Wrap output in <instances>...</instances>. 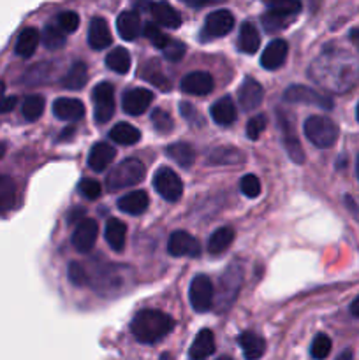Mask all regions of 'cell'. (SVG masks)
<instances>
[{
	"instance_id": "cell-1",
	"label": "cell",
	"mask_w": 359,
	"mask_h": 360,
	"mask_svg": "<svg viewBox=\"0 0 359 360\" xmlns=\"http://www.w3.org/2000/svg\"><path fill=\"white\" fill-rule=\"evenodd\" d=\"M310 76L331 91H345L359 77V63L351 53L338 48H326V51L312 63Z\"/></svg>"
},
{
	"instance_id": "cell-2",
	"label": "cell",
	"mask_w": 359,
	"mask_h": 360,
	"mask_svg": "<svg viewBox=\"0 0 359 360\" xmlns=\"http://www.w3.org/2000/svg\"><path fill=\"white\" fill-rule=\"evenodd\" d=\"M175 329V320L158 309H141L130 322L134 338L143 345H153L164 340Z\"/></svg>"
},
{
	"instance_id": "cell-3",
	"label": "cell",
	"mask_w": 359,
	"mask_h": 360,
	"mask_svg": "<svg viewBox=\"0 0 359 360\" xmlns=\"http://www.w3.org/2000/svg\"><path fill=\"white\" fill-rule=\"evenodd\" d=\"M144 176H146V169H144L143 162L137 158H127L109 171L108 178H106V186L109 192H118V190L141 183Z\"/></svg>"
},
{
	"instance_id": "cell-4",
	"label": "cell",
	"mask_w": 359,
	"mask_h": 360,
	"mask_svg": "<svg viewBox=\"0 0 359 360\" xmlns=\"http://www.w3.org/2000/svg\"><path fill=\"white\" fill-rule=\"evenodd\" d=\"M305 136L308 137L310 143L317 148H331L336 143L340 130L336 123L329 120L327 116H310L305 122Z\"/></svg>"
},
{
	"instance_id": "cell-5",
	"label": "cell",
	"mask_w": 359,
	"mask_h": 360,
	"mask_svg": "<svg viewBox=\"0 0 359 360\" xmlns=\"http://www.w3.org/2000/svg\"><path fill=\"white\" fill-rule=\"evenodd\" d=\"M243 285V269L236 264L229 266L225 273L220 278V287H218V294L215 295V304H217L218 311H227L236 301L239 294V288Z\"/></svg>"
},
{
	"instance_id": "cell-6",
	"label": "cell",
	"mask_w": 359,
	"mask_h": 360,
	"mask_svg": "<svg viewBox=\"0 0 359 360\" xmlns=\"http://www.w3.org/2000/svg\"><path fill=\"white\" fill-rule=\"evenodd\" d=\"M153 188L162 199L176 202L183 195V183L180 176L169 167H158L153 174Z\"/></svg>"
},
{
	"instance_id": "cell-7",
	"label": "cell",
	"mask_w": 359,
	"mask_h": 360,
	"mask_svg": "<svg viewBox=\"0 0 359 360\" xmlns=\"http://www.w3.org/2000/svg\"><path fill=\"white\" fill-rule=\"evenodd\" d=\"M189 295L190 304H192V308L197 313L210 311L215 302V290L210 278L204 276V274H197L192 280V283H190Z\"/></svg>"
},
{
	"instance_id": "cell-8",
	"label": "cell",
	"mask_w": 359,
	"mask_h": 360,
	"mask_svg": "<svg viewBox=\"0 0 359 360\" xmlns=\"http://www.w3.org/2000/svg\"><path fill=\"white\" fill-rule=\"evenodd\" d=\"M92 97H94L95 122L108 123L115 112V86L108 81H102L92 91Z\"/></svg>"
},
{
	"instance_id": "cell-9",
	"label": "cell",
	"mask_w": 359,
	"mask_h": 360,
	"mask_svg": "<svg viewBox=\"0 0 359 360\" xmlns=\"http://www.w3.org/2000/svg\"><path fill=\"white\" fill-rule=\"evenodd\" d=\"M284 98L292 104H306V105H315V108L327 109L329 111L333 108V102L331 98L324 97L319 91H315L313 88L303 86V84H292L285 90Z\"/></svg>"
},
{
	"instance_id": "cell-10",
	"label": "cell",
	"mask_w": 359,
	"mask_h": 360,
	"mask_svg": "<svg viewBox=\"0 0 359 360\" xmlns=\"http://www.w3.org/2000/svg\"><path fill=\"white\" fill-rule=\"evenodd\" d=\"M234 28V16L231 14V11L227 9H218L213 11L206 16L203 27V39H218L227 35L229 32Z\"/></svg>"
},
{
	"instance_id": "cell-11",
	"label": "cell",
	"mask_w": 359,
	"mask_h": 360,
	"mask_svg": "<svg viewBox=\"0 0 359 360\" xmlns=\"http://www.w3.org/2000/svg\"><path fill=\"white\" fill-rule=\"evenodd\" d=\"M168 252L172 257H199L201 245L194 236L185 231H176L169 236Z\"/></svg>"
},
{
	"instance_id": "cell-12",
	"label": "cell",
	"mask_w": 359,
	"mask_h": 360,
	"mask_svg": "<svg viewBox=\"0 0 359 360\" xmlns=\"http://www.w3.org/2000/svg\"><path fill=\"white\" fill-rule=\"evenodd\" d=\"M99 234L97 221L92 218H84L76 225L73 232V246L81 253H88L95 246Z\"/></svg>"
},
{
	"instance_id": "cell-13",
	"label": "cell",
	"mask_w": 359,
	"mask_h": 360,
	"mask_svg": "<svg viewBox=\"0 0 359 360\" xmlns=\"http://www.w3.org/2000/svg\"><path fill=\"white\" fill-rule=\"evenodd\" d=\"M277 118L278 123H280L282 139H284V146L285 150H287L289 157H291V160L296 162V164H303V162H305V153H303L301 144H299L298 137H296L291 120L284 115V111H278Z\"/></svg>"
},
{
	"instance_id": "cell-14",
	"label": "cell",
	"mask_w": 359,
	"mask_h": 360,
	"mask_svg": "<svg viewBox=\"0 0 359 360\" xmlns=\"http://www.w3.org/2000/svg\"><path fill=\"white\" fill-rule=\"evenodd\" d=\"M153 101V94L146 88H132L123 94L122 108L127 115L130 116H139L146 111Z\"/></svg>"
},
{
	"instance_id": "cell-15",
	"label": "cell",
	"mask_w": 359,
	"mask_h": 360,
	"mask_svg": "<svg viewBox=\"0 0 359 360\" xmlns=\"http://www.w3.org/2000/svg\"><path fill=\"white\" fill-rule=\"evenodd\" d=\"M264 90L253 77H246L238 90V102L243 111H253L263 104Z\"/></svg>"
},
{
	"instance_id": "cell-16",
	"label": "cell",
	"mask_w": 359,
	"mask_h": 360,
	"mask_svg": "<svg viewBox=\"0 0 359 360\" xmlns=\"http://www.w3.org/2000/svg\"><path fill=\"white\" fill-rule=\"evenodd\" d=\"M183 94L189 95H208L213 90V77L204 70H196V72L187 74L180 83Z\"/></svg>"
},
{
	"instance_id": "cell-17",
	"label": "cell",
	"mask_w": 359,
	"mask_h": 360,
	"mask_svg": "<svg viewBox=\"0 0 359 360\" xmlns=\"http://www.w3.org/2000/svg\"><path fill=\"white\" fill-rule=\"evenodd\" d=\"M53 112L62 122H77L84 116V105L77 98L60 97L53 102Z\"/></svg>"
},
{
	"instance_id": "cell-18",
	"label": "cell",
	"mask_w": 359,
	"mask_h": 360,
	"mask_svg": "<svg viewBox=\"0 0 359 360\" xmlns=\"http://www.w3.org/2000/svg\"><path fill=\"white\" fill-rule=\"evenodd\" d=\"M287 42L284 39H275L270 44L266 46V49L263 51L260 56V65L267 70H275L278 67L284 65L285 58H287Z\"/></svg>"
},
{
	"instance_id": "cell-19",
	"label": "cell",
	"mask_w": 359,
	"mask_h": 360,
	"mask_svg": "<svg viewBox=\"0 0 359 360\" xmlns=\"http://www.w3.org/2000/svg\"><path fill=\"white\" fill-rule=\"evenodd\" d=\"M88 42L94 49H106L111 46L113 37L104 18H94L88 28Z\"/></svg>"
},
{
	"instance_id": "cell-20",
	"label": "cell",
	"mask_w": 359,
	"mask_h": 360,
	"mask_svg": "<svg viewBox=\"0 0 359 360\" xmlns=\"http://www.w3.org/2000/svg\"><path fill=\"white\" fill-rule=\"evenodd\" d=\"M115 155L116 151L111 144L97 143L92 146L90 153H88V165H90V169H94V171L102 172L104 169L109 167V164L113 162Z\"/></svg>"
},
{
	"instance_id": "cell-21",
	"label": "cell",
	"mask_w": 359,
	"mask_h": 360,
	"mask_svg": "<svg viewBox=\"0 0 359 360\" xmlns=\"http://www.w3.org/2000/svg\"><path fill=\"white\" fill-rule=\"evenodd\" d=\"M238 345L241 347L246 360H259L264 355V350H266V343H264L263 338L257 333H252V330L239 334Z\"/></svg>"
},
{
	"instance_id": "cell-22",
	"label": "cell",
	"mask_w": 359,
	"mask_h": 360,
	"mask_svg": "<svg viewBox=\"0 0 359 360\" xmlns=\"http://www.w3.org/2000/svg\"><path fill=\"white\" fill-rule=\"evenodd\" d=\"M116 28L123 41H134L141 32V18L136 11H123L116 20Z\"/></svg>"
},
{
	"instance_id": "cell-23",
	"label": "cell",
	"mask_w": 359,
	"mask_h": 360,
	"mask_svg": "<svg viewBox=\"0 0 359 360\" xmlns=\"http://www.w3.org/2000/svg\"><path fill=\"white\" fill-rule=\"evenodd\" d=\"M210 115L217 125H222V127L232 125V123L236 122L234 102H232L229 97L218 98V101L213 102V105H211Z\"/></svg>"
},
{
	"instance_id": "cell-24",
	"label": "cell",
	"mask_w": 359,
	"mask_h": 360,
	"mask_svg": "<svg viewBox=\"0 0 359 360\" xmlns=\"http://www.w3.org/2000/svg\"><path fill=\"white\" fill-rule=\"evenodd\" d=\"M215 352V336L210 329L199 330V334L194 340L190 347V359L192 360H204L210 357Z\"/></svg>"
},
{
	"instance_id": "cell-25",
	"label": "cell",
	"mask_w": 359,
	"mask_h": 360,
	"mask_svg": "<svg viewBox=\"0 0 359 360\" xmlns=\"http://www.w3.org/2000/svg\"><path fill=\"white\" fill-rule=\"evenodd\" d=\"M127 225L118 218H109L106 224V241L113 252H123L125 248Z\"/></svg>"
},
{
	"instance_id": "cell-26",
	"label": "cell",
	"mask_w": 359,
	"mask_h": 360,
	"mask_svg": "<svg viewBox=\"0 0 359 360\" xmlns=\"http://www.w3.org/2000/svg\"><path fill=\"white\" fill-rule=\"evenodd\" d=\"M150 11L153 14L155 20L165 28H178L182 25V18H180L178 11L168 2H153L150 4Z\"/></svg>"
},
{
	"instance_id": "cell-27",
	"label": "cell",
	"mask_w": 359,
	"mask_h": 360,
	"mask_svg": "<svg viewBox=\"0 0 359 360\" xmlns=\"http://www.w3.org/2000/svg\"><path fill=\"white\" fill-rule=\"evenodd\" d=\"M39 46V32L37 28L27 27L25 30H21V34L18 35L16 46H14V51L21 58H28L35 53Z\"/></svg>"
},
{
	"instance_id": "cell-28",
	"label": "cell",
	"mask_w": 359,
	"mask_h": 360,
	"mask_svg": "<svg viewBox=\"0 0 359 360\" xmlns=\"http://www.w3.org/2000/svg\"><path fill=\"white\" fill-rule=\"evenodd\" d=\"M150 199H148V193L143 190H136V192H130L127 195H123L118 200V207L122 211L129 214H141L146 211Z\"/></svg>"
},
{
	"instance_id": "cell-29",
	"label": "cell",
	"mask_w": 359,
	"mask_h": 360,
	"mask_svg": "<svg viewBox=\"0 0 359 360\" xmlns=\"http://www.w3.org/2000/svg\"><path fill=\"white\" fill-rule=\"evenodd\" d=\"M260 46V35L257 32V28L253 27L252 23L245 21L239 28V35H238V48L239 51L246 53V55H253V53L259 49Z\"/></svg>"
},
{
	"instance_id": "cell-30",
	"label": "cell",
	"mask_w": 359,
	"mask_h": 360,
	"mask_svg": "<svg viewBox=\"0 0 359 360\" xmlns=\"http://www.w3.org/2000/svg\"><path fill=\"white\" fill-rule=\"evenodd\" d=\"M88 81V67L84 62H74L65 76L62 77V86L67 90H81Z\"/></svg>"
},
{
	"instance_id": "cell-31",
	"label": "cell",
	"mask_w": 359,
	"mask_h": 360,
	"mask_svg": "<svg viewBox=\"0 0 359 360\" xmlns=\"http://www.w3.org/2000/svg\"><path fill=\"white\" fill-rule=\"evenodd\" d=\"M109 139L115 141L116 144H123V146H132L141 139V132L132 127L130 123H116L111 130H109Z\"/></svg>"
},
{
	"instance_id": "cell-32",
	"label": "cell",
	"mask_w": 359,
	"mask_h": 360,
	"mask_svg": "<svg viewBox=\"0 0 359 360\" xmlns=\"http://www.w3.org/2000/svg\"><path fill=\"white\" fill-rule=\"evenodd\" d=\"M165 151H168V157L183 169H190L194 165V160H196L194 148L187 143H172L169 144Z\"/></svg>"
},
{
	"instance_id": "cell-33",
	"label": "cell",
	"mask_w": 359,
	"mask_h": 360,
	"mask_svg": "<svg viewBox=\"0 0 359 360\" xmlns=\"http://www.w3.org/2000/svg\"><path fill=\"white\" fill-rule=\"evenodd\" d=\"M232 241H234V231L231 227L217 229L208 241V252L215 257L220 255L232 245Z\"/></svg>"
},
{
	"instance_id": "cell-34",
	"label": "cell",
	"mask_w": 359,
	"mask_h": 360,
	"mask_svg": "<svg viewBox=\"0 0 359 360\" xmlns=\"http://www.w3.org/2000/svg\"><path fill=\"white\" fill-rule=\"evenodd\" d=\"M106 65L111 70H115L116 74H127L130 65H132L130 53L127 51L125 48H115L113 51H109L108 56H106Z\"/></svg>"
},
{
	"instance_id": "cell-35",
	"label": "cell",
	"mask_w": 359,
	"mask_h": 360,
	"mask_svg": "<svg viewBox=\"0 0 359 360\" xmlns=\"http://www.w3.org/2000/svg\"><path fill=\"white\" fill-rule=\"evenodd\" d=\"M243 162V153L231 146H218L210 153V164L213 165H232Z\"/></svg>"
},
{
	"instance_id": "cell-36",
	"label": "cell",
	"mask_w": 359,
	"mask_h": 360,
	"mask_svg": "<svg viewBox=\"0 0 359 360\" xmlns=\"http://www.w3.org/2000/svg\"><path fill=\"white\" fill-rule=\"evenodd\" d=\"M16 202V185L6 174H0V211H7Z\"/></svg>"
},
{
	"instance_id": "cell-37",
	"label": "cell",
	"mask_w": 359,
	"mask_h": 360,
	"mask_svg": "<svg viewBox=\"0 0 359 360\" xmlns=\"http://www.w3.org/2000/svg\"><path fill=\"white\" fill-rule=\"evenodd\" d=\"M44 111V98L41 95H28L21 105V115L27 122H35L42 116Z\"/></svg>"
},
{
	"instance_id": "cell-38",
	"label": "cell",
	"mask_w": 359,
	"mask_h": 360,
	"mask_svg": "<svg viewBox=\"0 0 359 360\" xmlns=\"http://www.w3.org/2000/svg\"><path fill=\"white\" fill-rule=\"evenodd\" d=\"M151 125H153V129L158 134H169L172 130V127H175V122H172L171 115L165 109L155 108L151 111Z\"/></svg>"
},
{
	"instance_id": "cell-39",
	"label": "cell",
	"mask_w": 359,
	"mask_h": 360,
	"mask_svg": "<svg viewBox=\"0 0 359 360\" xmlns=\"http://www.w3.org/2000/svg\"><path fill=\"white\" fill-rule=\"evenodd\" d=\"M143 35L146 39H150L151 44H153L157 49H160V51H164V49L168 48L169 42H171V37H168V35H165L164 32L153 23H144Z\"/></svg>"
},
{
	"instance_id": "cell-40",
	"label": "cell",
	"mask_w": 359,
	"mask_h": 360,
	"mask_svg": "<svg viewBox=\"0 0 359 360\" xmlns=\"http://www.w3.org/2000/svg\"><path fill=\"white\" fill-rule=\"evenodd\" d=\"M42 42L48 49H60L65 44V35L55 25H46L44 32H42Z\"/></svg>"
},
{
	"instance_id": "cell-41",
	"label": "cell",
	"mask_w": 359,
	"mask_h": 360,
	"mask_svg": "<svg viewBox=\"0 0 359 360\" xmlns=\"http://www.w3.org/2000/svg\"><path fill=\"white\" fill-rule=\"evenodd\" d=\"M267 13L277 14L282 18H291L301 9V4L299 2H291V0H280V2H267Z\"/></svg>"
},
{
	"instance_id": "cell-42",
	"label": "cell",
	"mask_w": 359,
	"mask_h": 360,
	"mask_svg": "<svg viewBox=\"0 0 359 360\" xmlns=\"http://www.w3.org/2000/svg\"><path fill=\"white\" fill-rule=\"evenodd\" d=\"M331 347L333 345H331V340L326 334H317L312 343V348H310V354L315 360H324L331 354Z\"/></svg>"
},
{
	"instance_id": "cell-43",
	"label": "cell",
	"mask_w": 359,
	"mask_h": 360,
	"mask_svg": "<svg viewBox=\"0 0 359 360\" xmlns=\"http://www.w3.org/2000/svg\"><path fill=\"white\" fill-rule=\"evenodd\" d=\"M56 21H58L60 30L67 32V34H73L80 27V16L74 11H63V13L58 14V20Z\"/></svg>"
},
{
	"instance_id": "cell-44",
	"label": "cell",
	"mask_w": 359,
	"mask_h": 360,
	"mask_svg": "<svg viewBox=\"0 0 359 360\" xmlns=\"http://www.w3.org/2000/svg\"><path fill=\"white\" fill-rule=\"evenodd\" d=\"M239 190H241L243 195L250 197V199L257 197L260 193V181H259V178H257V176H253V174L243 176L241 181H239Z\"/></svg>"
},
{
	"instance_id": "cell-45",
	"label": "cell",
	"mask_w": 359,
	"mask_h": 360,
	"mask_svg": "<svg viewBox=\"0 0 359 360\" xmlns=\"http://www.w3.org/2000/svg\"><path fill=\"white\" fill-rule=\"evenodd\" d=\"M67 273H69V280L73 281V285H76V287H84V285H88V281H90L87 269H84L80 262H70Z\"/></svg>"
},
{
	"instance_id": "cell-46",
	"label": "cell",
	"mask_w": 359,
	"mask_h": 360,
	"mask_svg": "<svg viewBox=\"0 0 359 360\" xmlns=\"http://www.w3.org/2000/svg\"><path fill=\"white\" fill-rule=\"evenodd\" d=\"M266 129V116L257 115L253 118L248 120L246 123V136H248L250 141H257L260 137V134Z\"/></svg>"
},
{
	"instance_id": "cell-47",
	"label": "cell",
	"mask_w": 359,
	"mask_h": 360,
	"mask_svg": "<svg viewBox=\"0 0 359 360\" xmlns=\"http://www.w3.org/2000/svg\"><path fill=\"white\" fill-rule=\"evenodd\" d=\"M141 76H143L146 81H151L153 84H157L160 90H171V86H169V79L168 77L162 76L160 69H158L155 63H153V72L150 70V67H144L143 72H141Z\"/></svg>"
},
{
	"instance_id": "cell-48",
	"label": "cell",
	"mask_w": 359,
	"mask_h": 360,
	"mask_svg": "<svg viewBox=\"0 0 359 360\" xmlns=\"http://www.w3.org/2000/svg\"><path fill=\"white\" fill-rule=\"evenodd\" d=\"M80 192L83 193L87 199L94 200V199H97V197H101L102 186H101V183L97 181V179L83 178V179H81V183H80Z\"/></svg>"
},
{
	"instance_id": "cell-49",
	"label": "cell",
	"mask_w": 359,
	"mask_h": 360,
	"mask_svg": "<svg viewBox=\"0 0 359 360\" xmlns=\"http://www.w3.org/2000/svg\"><path fill=\"white\" fill-rule=\"evenodd\" d=\"M187 48L183 42L180 41H175V39H171V42L168 44V48L164 49V56L169 60V62H180V60L183 58V55H185Z\"/></svg>"
},
{
	"instance_id": "cell-50",
	"label": "cell",
	"mask_w": 359,
	"mask_h": 360,
	"mask_svg": "<svg viewBox=\"0 0 359 360\" xmlns=\"http://www.w3.org/2000/svg\"><path fill=\"white\" fill-rule=\"evenodd\" d=\"M180 112H182V116L190 123V125H203L204 123L203 118L199 116V112H197V109L194 108L192 104H189V102H182V104H180Z\"/></svg>"
},
{
	"instance_id": "cell-51",
	"label": "cell",
	"mask_w": 359,
	"mask_h": 360,
	"mask_svg": "<svg viewBox=\"0 0 359 360\" xmlns=\"http://www.w3.org/2000/svg\"><path fill=\"white\" fill-rule=\"evenodd\" d=\"M289 18H282V16H277V14H271V13H266L263 16V23L264 27L267 28V32H275V30H282V28L285 27V23H287Z\"/></svg>"
},
{
	"instance_id": "cell-52",
	"label": "cell",
	"mask_w": 359,
	"mask_h": 360,
	"mask_svg": "<svg viewBox=\"0 0 359 360\" xmlns=\"http://www.w3.org/2000/svg\"><path fill=\"white\" fill-rule=\"evenodd\" d=\"M16 102H18V98L14 97V95L7 97L6 84H4V81H0V115H2V112L13 111L14 105H16Z\"/></svg>"
},
{
	"instance_id": "cell-53",
	"label": "cell",
	"mask_w": 359,
	"mask_h": 360,
	"mask_svg": "<svg viewBox=\"0 0 359 360\" xmlns=\"http://www.w3.org/2000/svg\"><path fill=\"white\" fill-rule=\"evenodd\" d=\"M81 220H84V210L83 207H74L73 211L69 213V218H67V221L69 224H80Z\"/></svg>"
},
{
	"instance_id": "cell-54",
	"label": "cell",
	"mask_w": 359,
	"mask_h": 360,
	"mask_svg": "<svg viewBox=\"0 0 359 360\" xmlns=\"http://www.w3.org/2000/svg\"><path fill=\"white\" fill-rule=\"evenodd\" d=\"M348 37H351L352 44L359 49V28H352L351 34H348Z\"/></svg>"
},
{
	"instance_id": "cell-55",
	"label": "cell",
	"mask_w": 359,
	"mask_h": 360,
	"mask_svg": "<svg viewBox=\"0 0 359 360\" xmlns=\"http://www.w3.org/2000/svg\"><path fill=\"white\" fill-rule=\"evenodd\" d=\"M345 204H347V206H351V210H352V213H354V217H358L359 218V207L355 206L354 204V200H352V197H345Z\"/></svg>"
},
{
	"instance_id": "cell-56",
	"label": "cell",
	"mask_w": 359,
	"mask_h": 360,
	"mask_svg": "<svg viewBox=\"0 0 359 360\" xmlns=\"http://www.w3.org/2000/svg\"><path fill=\"white\" fill-rule=\"evenodd\" d=\"M351 313H352V315L358 316V319H359V295L354 299V301H352V304H351Z\"/></svg>"
},
{
	"instance_id": "cell-57",
	"label": "cell",
	"mask_w": 359,
	"mask_h": 360,
	"mask_svg": "<svg viewBox=\"0 0 359 360\" xmlns=\"http://www.w3.org/2000/svg\"><path fill=\"white\" fill-rule=\"evenodd\" d=\"M73 134H74V127H69V129H65L62 134H60V139H65V137H67V139H69V137L73 136Z\"/></svg>"
},
{
	"instance_id": "cell-58",
	"label": "cell",
	"mask_w": 359,
	"mask_h": 360,
	"mask_svg": "<svg viewBox=\"0 0 359 360\" xmlns=\"http://www.w3.org/2000/svg\"><path fill=\"white\" fill-rule=\"evenodd\" d=\"M336 360H352V352L351 350H345L344 354H341Z\"/></svg>"
},
{
	"instance_id": "cell-59",
	"label": "cell",
	"mask_w": 359,
	"mask_h": 360,
	"mask_svg": "<svg viewBox=\"0 0 359 360\" xmlns=\"http://www.w3.org/2000/svg\"><path fill=\"white\" fill-rule=\"evenodd\" d=\"M4 155H6V144L0 143V158H2Z\"/></svg>"
},
{
	"instance_id": "cell-60",
	"label": "cell",
	"mask_w": 359,
	"mask_h": 360,
	"mask_svg": "<svg viewBox=\"0 0 359 360\" xmlns=\"http://www.w3.org/2000/svg\"><path fill=\"white\" fill-rule=\"evenodd\" d=\"M355 174H358V179H359V157L358 160H355Z\"/></svg>"
},
{
	"instance_id": "cell-61",
	"label": "cell",
	"mask_w": 359,
	"mask_h": 360,
	"mask_svg": "<svg viewBox=\"0 0 359 360\" xmlns=\"http://www.w3.org/2000/svg\"><path fill=\"white\" fill-rule=\"evenodd\" d=\"M355 118H358V122H359V104H358V108H355Z\"/></svg>"
},
{
	"instance_id": "cell-62",
	"label": "cell",
	"mask_w": 359,
	"mask_h": 360,
	"mask_svg": "<svg viewBox=\"0 0 359 360\" xmlns=\"http://www.w3.org/2000/svg\"><path fill=\"white\" fill-rule=\"evenodd\" d=\"M217 360H232L231 357H220V359H217Z\"/></svg>"
}]
</instances>
